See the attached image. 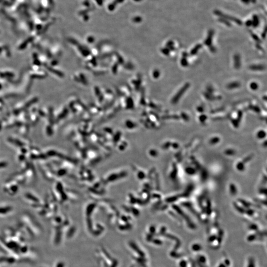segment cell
I'll return each instance as SVG.
<instances>
[{"instance_id":"cell-12","label":"cell","mask_w":267,"mask_h":267,"mask_svg":"<svg viewBox=\"0 0 267 267\" xmlns=\"http://www.w3.org/2000/svg\"><path fill=\"white\" fill-rule=\"evenodd\" d=\"M181 116H182V117L185 119V120H188V119H189V116L185 113H182L181 114Z\"/></svg>"},{"instance_id":"cell-4","label":"cell","mask_w":267,"mask_h":267,"mask_svg":"<svg viewBox=\"0 0 267 267\" xmlns=\"http://www.w3.org/2000/svg\"><path fill=\"white\" fill-rule=\"evenodd\" d=\"M265 68V67L262 65H253L250 66V69L254 71H262Z\"/></svg>"},{"instance_id":"cell-13","label":"cell","mask_w":267,"mask_h":267,"mask_svg":"<svg viewBox=\"0 0 267 267\" xmlns=\"http://www.w3.org/2000/svg\"><path fill=\"white\" fill-rule=\"evenodd\" d=\"M210 51L212 52H215L216 51V48H215L214 47H213V46H210Z\"/></svg>"},{"instance_id":"cell-14","label":"cell","mask_w":267,"mask_h":267,"mask_svg":"<svg viewBox=\"0 0 267 267\" xmlns=\"http://www.w3.org/2000/svg\"><path fill=\"white\" fill-rule=\"evenodd\" d=\"M197 110H198L199 112H203V107H199L197 108Z\"/></svg>"},{"instance_id":"cell-6","label":"cell","mask_w":267,"mask_h":267,"mask_svg":"<svg viewBox=\"0 0 267 267\" xmlns=\"http://www.w3.org/2000/svg\"><path fill=\"white\" fill-rule=\"evenodd\" d=\"M202 47V45L201 44H198L196 45L191 51V54L192 55H193L195 54H196L199 51V49H200Z\"/></svg>"},{"instance_id":"cell-5","label":"cell","mask_w":267,"mask_h":267,"mask_svg":"<svg viewBox=\"0 0 267 267\" xmlns=\"http://www.w3.org/2000/svg\"><path fill=\"white\" fill-rule=\"evenodd\" d=\"M240 86V83L237 82H234L229 84L227 86V88L229 89H233L238 88Z\"/></svg>"},{"instance_id":"cell-9","label":"cell","mask_w":267,"mask_h":267,"mask_svg":"<svg viewBox=\"0 0 267 267\" xmlns=\"http://www.w3.org/2000/svg\"><path fill=\"white\" fill-rule=\"evenodd\" d=\"M181 63L182 65L183 66H184V67H186V66H187L188 65V60H187V59L185 57H183V58L182 59Z\"/></svg>"},{"instance_id":"cell-1","label":"cell","mask_w":267,"mask_h":267,"mask_svg":"<svg viewBox=\"0 0 267 267\" xmlns=\"http://www.w3.org/2000/svg\"><path fill=\"white\" fill-rule=\"evenodd\" d=\"M190 87V84L189 83H186L181 88V89L177 92V93L175 95L174 98H173L172 100V103L173 104H176L178 103L180 99L182 98L183 95L185 94V93L188 90V89Z\"/></svg>"},{"instance_id":"cell-8","label":"cell","mask_w":267,"mask_h":267,"mask_svg":"<svg viewBox=\"0 0 267 267\" xmlns=\"http://www.w3.org/2000/svg\"><path fill=\"white\" fill-rule=\"evenodd\" d=\"M266 136V133L264 131H260L257 134V137L259 139H263Z\"/></svg>"},{"instance_id":"cell-3","label":"cell","mask_w":267,"mask_h":267,"mask_svg":"<svg viewBox=\"0 0 267 267\" xmlns=\"http://www.w3.org/2000/svg\"><path fill=\"white\" fill-rule=\"evenodd\" d=\"M213 35L214 32L213 31H211L209 32V34H208V36H207V39L205 40V42H204V44H205L207 46H209V47L211 46L212 43V39H213Z\"/></svg>"},{"instance_id":"cell-2","label":"cell","mask_w":267,"mask_h":267,"mask_svg":"<svg viewBox=\"0 0 267 267\" xmlns=\"http://www.w3.org/2000/svg\"><path fill=\"white\" fill-rule=\"evenodd\" d=\"M234 66L236 69H239L241 66V58L239 54H235L233 57Z\"/></svg>"},{"instance_id":"cell-10","label":"cell","mask_w":267,"mask_h":267,"mask_svg":"<svg viewBox=\"0 0 267 267\" xmlns=\"http://www.w3.org/2000/svg\"><path fill=\"white\" fill-rule=\"evenodd\" d=\"M207 119V116L205 115H201L199 116V120L201 122H204Z\"/></svg>"},{"instance_id":"cell-7","label":"cell","mask_w":267,"mask_h":267,"mask_svg":"<svg viewBox=\"0 0 267 267\" xmlns=\"http://www.w3.org/2000/svg\"><path fill=\"white\" fill-rule=\"evenodd\" d=\"M250 87L252 90L255 91V90H257L258 89L259 86H258V85L257 83H256L255 82H252V83H251L250 84Z\"/></svg>"},{"instance_id":"cell-11","label":"cell","mask_w":267,"mask_h":267,"mask_svg":"<svg viewBox=\"0 0 267 267\" xmlns=\"http://www.w3.org/2000/svg\"><path fill=\"white\" fill-rule=\"evenodd\" d=\"M251 109H253L255 111L257 112H259L260 111V108H259L258 107H255V106H251Z\"/></svg>"}]
</instances>
